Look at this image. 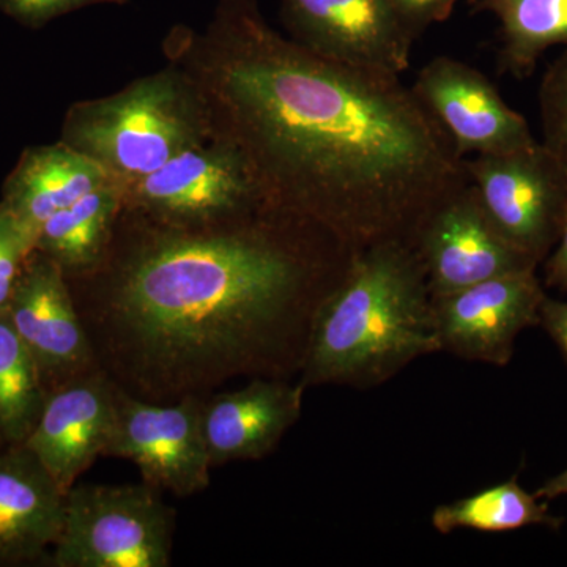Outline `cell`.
<instances>
[{
  "label": "cell",
  "mask_w": 567,
  "mask_h": 567,
  "mask_svg": "<svg viewBox=\"0 0 567 567\" xmlns=\"http://www.w3.org/2000/svg\"><path fill=\"white\" fill-rule=\"evenodd\" d=\"M539 324L558 347L567 364V301L547 295L540 306Z\"/></svg>",
  "instance_id": "26"
},
{
  "label": "cell",
  "mask_w": 567,
  "mask_h": 567,
  "mask_svg": "<svg viewBox=\"0 0 567 567\" xmlns=\"http://www.w3.org/2000/svg\"><path fill=\"white\" fill-rule=\"evenodd\" d=\"M473 13L488 11L499 21L496 69L524 81L550 48H567V0H470Z\"/></svg>",
  "instance_id": "19"
},
{
  "label": "cell",
  "mask_w": 567,
  "mask_h": 567,
  "mask_svg": "<svg viewBox=\"0 0 567 567\" xmlns=\"http://www.w3.org/2000/svg\"><path fill=\"white\" fill-rule=\"evenodd\" d=\"M535 495L544 502H550V499L561 498L567 495V468L565 472L558 473V475L551 476L547 480L537 491Z\"/></svg>",
  "instance_id": "28"
},
{
  "label": "cell",
  "mask_w": 567,
  "mask_h": 567,
  "mask_svg": "<svg viewBox=\"0 0 567 567\" xmlns=\"http://www.w3.org/2000/svg\"><path fill=\"white\" fill-rule=\"evenodd\" d=\"M352 256L274 204L207 226L122 205L102 262L65 278L112 382L173 404L238 377L301 374L317 309Z\"/></svg>",
  "instance_id": "2"
},
{
  "label": "cell",
  "mask_w": 567,
  "mask_h": 567,
  "mask_svg": "<svg viewBox=\"0 0 567 567\" xmlns=\"http://www.w3.org/2000/svg\"><path fill=\"white\" fill-rule=\"evenodd\" d=\"M431 522L440 535L457 529L506 533L527 527L558 529L563 525V518L550 513L547 502L520 486L518 475L475 495L436 506Z\"/></svg>",
  "instance_id": "20"
},
{
  "label": "cell",
  "mask_w": 567,
  "mask_h": 567,
  "mask_svg": "<svg viewBox=\"0 0 567 567\" xmlns=\"http://www.w3.org/2000/svg\"><path fill=\"white\" fill-rule=\"evenodd\" d=\"M268 204L244 153L215 133L142 181L123 185V207L177 226L227 221Z\"/></svg>",
  "instance_id": "6"
},
{
  "label": "cell",
  "mask_w": 567,
  "mask_h": 567,
  "mask_svg": "<svg viewBox=\"0 0 567 567\" xmlns=\"http://www.w3.org/2000/svg\"><path fill=\"white\" fill-rule=\"evenodd\" d=\"M281 18L290 39L328 61L391 76L409 70L416 40L391 0H281Z\"/></svg>",
  "instance_id": "10"
},
{
  "label": "cell",
  "mask_w": 567,
  "mask_h": 567,
  "mask_svg": "<svg viewBox=\"0 0 567 567\" xmlns=\"http://www.w3.org/2000/svg\"><path fill=\"white\" fill-rule=\"evenodd\" d=\"M412 245L432 297L539 268L496 230L468 177L425 216Z\"/></svg>",
  "instance_id": "9"
},
{
  "label": "cell",
  "mask_w": 567,
  "mask_h": 567,
  "mask_svg": "<svg viewBox=\"0 0 567 567\" xmlns=\"http://www.w3.org/2000/svg\"><path fill=\"white\" fill-rule=\"evenodd\" d=\"M442 352L432 295L409 241L354 251L317 309L300 383L380 386L417 358Z\"/></svg>",
  "instance_id": "3"
},
{
  "label": "cell",
  "mask_w": 567,
  "mask_h": 567,
  "mask_svg": "<svg viewBox=\"0 0 567 567\" xmlns=\"http://www.w3.org/2000/svg\"><path fill=\"white\" fill-rule=\"evenodd\" d=\"M544 286L567 292V210L557 245L543 264Z\"/></svg>",
  "instance_id": "27"
},
{
  "label": "cell",
  "mask_w": 567,
  "mask_h": 567,
  "mask_svg": "<svg viewBox=\"0 0 567 567\" xmlns=\"http://www.w3.org/2000/svg\"><path fill=\"white\" fill-rule=\"evenodd\" d=\"M406 31L417 40L431 25L450 20L458 0H391Z\"/></svg>",
  "instance_id": "25"
},
{
  "label": "cell",
  "mask_w": 567,
  "mask_h": 567,
  "mask_svg": "<svg viewBox=\"0 0 567 567\" xmlns=\"http://www.w3.org/2000/svg\"><path fill=\"white\" fill-rule=\"evenodd\" d=\"M204 395L173 404L144 401L117 386L115 420L103 457L132 461L142 483L186 498L210 484V457L200 423Z\"/></svg>",
  "instance_id": "8"
},
{
  "label": "cell",
  "mask_w": 567,
  "mask_h": 567,
  "mask_svg": "<svg viewBox=\"0 0 567 567\" xmlns=\"http://www.w3.org/2000/svg\"><path fill=\"white\" fill-rule=\"evenodd\" d=\"M464 169L496 230L540 267L565 221L563 164L537 141L524 151L465 158Z\"/></svg>",
  "instance_id": "7"
},
{
  "label": "cell",
  "mask_w": 567,
  "mask_h": 567,
  "mask_svg": "<svg viewBox=\"0 0 567 567\" xmlns=\"http://www.w3.org/2000/svg\"><path fill=\"white\" fill-rule=\"evenodd\" d=\"M33 251L35 237L0 205V315H6L9 309L14 289Z\"/></svg>",
  "instance_id": "23"
},
{
  "label": "cell",
  "mask_w": 567,
  "mask_h": 567,
  "mask_svg": "<svg viewBox=\"0 0 567 567\" xmlns=\"http://www.w3.org/2000/svg\"><path fill=\"white\" fill-rule=\"evenodd\" d=\"M66 492L24 445L0 450V563L47 557L65 518Z\"/></svg>",
  "instance_id": "16"
},
{
  "label": "cell",
  "mask_w": 567,
  "mask_h": 567,
  "mask_svg": "<svg viewBox=\"0 0 567 567\" xmlns=\"http://www.w3.org/2000/svg\"><path fill=\"white\" fill-rule=\"evenodd\" d=\"M539 111L543 145L567 173V48L544 73Z\"/></svg>",
  "instance_id": "22"
},
{
  "label": "cell",
  "mask_w": 567,
  "mask_h": 567,
  "mask_svg": "<svg viewBox=\"0 0 567 567\" xmlns=\"http://www.w3.org/2000/svg\"><path fill=\"white\" fill-rule=\"evenodd\" d=\"M128 0H0V7L24 24L40 28L48 21L95 3H123Z\"/></svg>",
  "instance_id": "24"
},
{
  "label": "cell",
  "mask_w": 567,
  "mask_h": 567,
  "mask_svg": "<svg viewBox=\"0 0 567 567\" xmlns=\"http://www.w3.org/2000/svg\"><path fill=\"white\" fill-rule=\"evenodd\" d=\"M114 181L63 142L28 148L3 185L0 205L35 237L54 213Z\"/></svg>",
  "instance_id": "17"
},
{
  "label": "cell",
  "mask_w": 567,
  "mask_h": 567,
  "mask_svg": "<svg viewBox=\"0 0 567 567\" xmlns=\"http://www.w3.org/2000/svg\"><path fill=\"white\" fill-rule=\"evenodd\" d=\"M213 136L210 112L174 63L103 99L71 104L61 142L128 185Z\"/></svg>",
  "instance_id": "4"
},
{
  "label": "cell",
  "mask_w": 567,
  "mask_h": 567,
  "mask_svg": "<svg viewBox=\"0 0 567 567\" xmlns=\"http://www.w3.org/2000/svg\"><path fill=\"white\" fill-rule=\"evenodd\" d=\"M47 398L39 365L7 312L0 315V450L28 442Z\"/></svg>",
  "instance_id": "21"
},
{
  "label": "cell",
  "mask_w": 567,
  "mask_h": 567,
  "mask_svg": "<svg viewBox=\"0 0 567 567\" xmlns=\"http://www.w3.org/2000/svg\"><path fill=\"white\" fill-rule=\"evenodd\" d=\"M148 484H81L66 492L65 518L52 547L54 567H166L174 507Z\"/></svg>",
  "instance_id": "5"
},
{
  "label": "cell",
  "mask_w": 567,
  "mask_h": 567,
  "mask_svg": "<svg viewBox=\"0 0 567 567\" xmlns=\"http://www.w3.org/2000/svg\"><path fill=\"white\" fill-rule=\"evenodd\" d=\"M547 297L536 271L487 279L432 297L440 349L466 361L505 368L522 331L539 324Z\"/></svg>",
  "instance_id": "11"
},
{
  "label": "cell",
  "mask_w": 567,
  "mask_h": 567,
  "mask_svg": "<svg viewBox=\"0 0 567 567\" xmlns=\"http://www.w3.org/2000/svg\"><path fill=\"white\" fill-rule=\"evenodd\" d=\"M123 205V185L111 181L54 213L37 234L35 249L54 260L66 278L102 262Z\"/></svg>",
  "instance_id": "18"
},
{
  "label": "cell",
  "mask_w": 567,
  "mask_h": 567,
  "mask_svg": "<svg viewBox=\"0 0 567 567\" xmlns=\"http://www.w3.org/2000/svg\"><path fill=\"white\" fill-rule=\"evenodd\" d=\"M412 91L461 159L505 155L537 142L524 115L507 106L486 74L450 55L425 63Z\"/></svg>",
  "instance_id": "12"
},
{
  "label": "cell",
  "mask_w": 567,
  "mask_h": 567,
  "mask_svg": "<svg viewBox=\"0 0 567 567\" xmlns=\"http://www.w3.org/2000/svg\"><path fill=\"white\" fill-rule=\"evenodd\" d=\"M163 51L268 200L353 252L412 244L466 181L453 142L401 76L320 58L276 32L256 0H218L203 32L175 25Z\"/></svg>",
  "instance_id": "1"
},
{
  "label": "cell",
  "mask_w": 567,
  "mask_h": 567,
  "mask_svg": "<svg viewBox=\"0 0 567 567\" xmlns=\"http://www.w3.org/2000/svg\"><path fill=\"white\" fill-rule=\"evenodd\" d=\"M305 390L300 382L256 377L240 390L204 395L200 423L212 466L274 453L300 420Z\"/></svg>",
  "instance_id": "15"
},
{
  "label": "cell",
  "mask_w": 567,
  "mask_h": 567,
  "mask_svg": "<svg viewBox=\"0 0 567 567\" xmlns=\"http://www.w3.org/2000/svg\"><path fill=\"white\" fill-rule=\"evenodd\" d=\"M7 316L39 365L48 393L102 371L62 268L37 249Z\"/></svg>",
  "instance_id": "13"
},
{
  "label": "cell",
  "mask_w": 567,
  "mask_h": 567,
  "mask_svg": "<svg viewBox=\"0 0 567 567\" xmlns=\"http://www.w3.org/2000/svg\"><path fill=\"white\" fill-rule=\"evenodd\" d=\"M115 394L117 385L103 369L48 393L24 446L63 491L103 456L115 420Z\"/></svg>",
  "instance_id": "14"
}]
</instances>
